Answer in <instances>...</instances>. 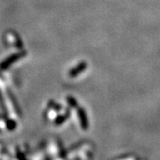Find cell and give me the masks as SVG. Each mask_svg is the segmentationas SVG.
Returning a JSON list of instances; mask_svg holds the SVG:
<instances>
[{"instance_id": "6da1fadb", "label": "cell", "mask_w": 160, "mask_h": 160, "mask_svg": "<svg viewBox=\"0 0 160 160\" xmlns=\"http://www.w3.org/2000/svg\"><path fill=\"white\" fill-rule=\"evenodd\" d=\"M25 55H26V52H19V53L12 54V55L10 56L8 59H6L4 62L0 64V69H8V67H9V66H11L12 63L15 62H16L17 60H19V59L24 57Z\"/></svg>"}]
</instances>
